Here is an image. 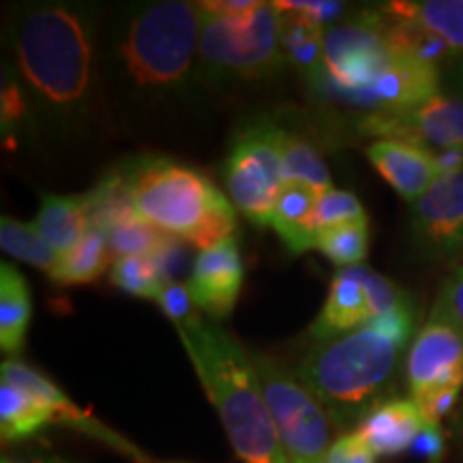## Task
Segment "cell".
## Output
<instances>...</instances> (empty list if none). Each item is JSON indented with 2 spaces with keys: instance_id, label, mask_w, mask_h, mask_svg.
<instances>
[{
  "instance_id": "cell-1",
  "label": "cell",
  "mask_w": 463,
  "mask_h": 463,
  "mask_svg": "<svg viewBox=\"0 0 463 463\" xmlns=\"http://www.w3.org/2000/svg\"><path fill=\"white\" fill-rule=\"evenodd\" d=\"M103 20L78 3H37L17 11L11 26L14 80L45 127L78 133L101 112Z\"/></svg>"
},
{
  "instance_id": "cell-2",
  "label": "cell",
  "mask_w": 463,
  "mask_h": 463,
  "mask_svg": "<svg viewBox=\"0 0 463 463\" xmlns=\"http://www.w3.org/2000/svg\"><path fill=\"white\" fill-rule=\"evenodd\" d=\"M200 34V3L159 0L116 9L101 33L103 89L133 112L181 106L202 80Z\"/></svg>"
},
{
  "instance_id": "cell-3",
  "label": "cell",
  "mask_w": 463,
  "mask_h": 463,
  "mask_svg": "<svg viewBox=\"0 0 463 463\" xmlns=\"http://www.w3.org/2000/svg\"><path fill=\"white\" fill-rule=\"evenodd\" d=\"M202 389L242 463H289L266 405L253 358L208 317L176 326Z\"/></svg>"
},
{
  "instance_id": "cell-4",
  "label": "cell",
  "mask_w": 463,
  "mask_h": 463,
  "mask_svg": "<svg viewBox=\"0 0 463 463\" xmlns=\"http://www.w3.org/2000/svg\"><path fill=\"white\" fill-rule=\"evenodd\" d=\"M133 215L202 251L232 239L236 211L204 174L167 159H146L123 178Z\"/></svg>"
},
{
  "instance_id": "cell-5",
  "label": "cell",
  "mask_w": 463,
  "mask_h": 463,
  "mask_svg": "<svg viewBox=\"0 0 463 463\" xmlns=\"http://www.w3.org/2000/svg\"><path fill=\"white\" fill-rule=\"evenodd\" d=\"M403 347L363 326L317 341L298 367V378L324 405L335 425L364 419L395 373Z\"/></svg>"
},
{
  "instance_id": "cell-6",
  "label": "cell",
  "mask_w": 463,
  "mask_h": 463,
  "mask_svg": "<svg viewBox=\"0 0 463 463\" xmlns=\"http://www.w3.org/2000/svg\"><path fill=\"white\" fill-rule=\"evenodd\" d=\"M279 26L281 14L275 3H260L245 15H222L202 7V78L253 82L270 75L283 62Z\"/></svg>"
},
{
  "instance_id": "cell-7",
  "label": "cell",
  "mask_w": 463,
  "mask_h": 463,
  "mask_svg": "<svg viewBox=\"0 0 463 463\" xmlns=\"http://www.w3.org/2000/svg\"><path fill=\"white\" fill-rule=\"evenodd\" d=\"M262 392L289 463H324L333 420L305 382L270 356H251Z\"/></svg>"
},
{
  "instance_id": "cell-8",
  "label": "cell",
  "mask_w": 463,
  "mask_h": 463,
  "mask_svg": "<svg viewBox=\"0 0 463 463\" xmlns=\"http://www.w3.org/2000/svg\"><path fill=\"white\" fill-rule=\"evenodd\" d=\"M283 136L270 120L249 125L234 137L223 176L232 202L249 222L269 225L286 178H283Z\"/></svg>"
},
{
  "instance_id": "cell-9",
  "label": "cell",
  "mask_w": 463,
  "mask_h": 463,
  "mask_svg": "<svg viewBox=\"0 0 463 463\" xmlns=\"http://www.w3.org/2000/svg\"><path fill=\"white\" fill-rule=\"evenodd\" d=\"M386 24L389 17L384 11H363L344 24L328 28L317 89L356 106L392 58L386 43Z\"/></svg>"
},
{
  "instance_id": "cell-10",
  "label": "cell",
  "mask_w": 463,
  "mask_h": 463,
  "mask_svg": "<svg viewBox=\"0 0 463 463\" xmlns=\"http://www.w3.org/2000/svg\"><path fill=\"white\" fill-rule=\"evenodd\" d=\"M405 378L412 399L463 389V328L438 305L410 347Z\"/></svg>"
},
{
  "instance_id": "cell-11",
  "label": "cell",
  "mask_w": 463,
  "mask_h": 463,
  "mask_svg": "<svg viewBox=\"0 0 463 463\" xmlns=\"http://www.w3.org/2000/svg\"><path fill=\"white\" fill-rule=\"evenodd\" d=\"M412 239L430 260L463 258V170L439 176L412 204Z\"/></svg>"
},
{
  "instance_id": "cell-12",
  "label": "cell",
  "mask_w": 463,
  "mask_h": 463,
  "mask_svg": "<svg viewBox=\"0 0 463 463\" xmlns=\"http://www.w3.org/2000/svg\"><path fill=\"white\" fill-rule=\"evenodd\" d=\"M0 380L9 382V384L17 386V389L33 392V395L43 397L45 402L54 410V422L56 425L71 427V430L86 433V436L103 442L106 447L114 449L116 453L129 457V459L137 463H148V457L142 453L136 444H131L129 439L109 430L108 425L97 419L95 414L89 410H82L80 405H75L65 392H62L50 378H45L39 372H34L33 367H28L26 363L20 361H5L0 367Z\"/></svg>"
},
{
  "instance_id": "cell-13",
  "label": "cell",
  "mask_w": 463,
  "mask_h": 463,
  "mask_svg": "<svg viewBox=\"0 0 463 463\" xmlns=\"http://www.w3.org/2000/svg\"><path fill=\"white\" fill-rule=\"evenodd\" d=\"M242 281H245V264H242L239 242L230 239L222 245L206 249L195 258L187 288L195 307L208 316V320L217 322L234 311Z\"/></svg>"
},
{
  "instance_id": "cell-14",
  "label": "cell",
  "mask_w": 463,
  "mask_h": 463,
  "mask_svg": "<svg viewBox=\"0 0 463 463\" xmlns=\"http://www.w3.org/2000/svg\"><path fill=\"white\" fill-rule=\"evenodd\" d=\"M438 89L436 65L412 56H392L356 106L369 112H403L436 97Z\"/></svg>"
},
{
  "instance_id": "cell-15",
  "label": "cell",
  "mask_w": 463,
  "mask_h": 463,
  "mask_svg": "<svg viewBox=\"0 0 463 463\" xmlns=\"http://www.w3.org/2000/svg\"><path fill=\"white\" fill-rule=\"evenodd\" d=\"M372 165L410 204L419 202L439 178L436 155L430 148L397 140H375L367 148Z\"/></svg>"
},
{
  "instance_id": "cell-16",
  "label": "cell",
  "mask_w": 463,
  "mask_h": 463,
  "mask_svg": "<svg viewBox=\"0 0 463 463\" xmlns=\"http://www.w3.org/2000/svg\"><path fill=\"white\" fill-rule=\"evenodd\" d=\"M425 425V414L414 399H391L375 403L361 420L358 431L375 457H397L412 449Z\"/></svg>"
},
{
  "instance_id": "cell-17",
  "label": "cell",
  "mask_w": 463,
  "mask_h": 463,
  "mask_svg": "<svg viewBox=\"0 0 463 463\" xmlns=\"http://www.w3.org/2000/svg\"><path fill=\"white\" fill-rule=\"evenodd\" d=\"M95 194L82 195H42L34 228L58 256L80 245L90 228V211Z\"/></svg>"
},
{
  "instance_id": "cell-18",
  "label": "cell",
  "mask_w": 463,
  "mask_h": 463,
  "mask_svg": "<svg viewBox=\"0 0 463 463\" xmlns=\"http://www.w3.org/2000/svg\"><path fill=\"white\" fill-rule=\"evenodd\" d=\"M369 320H372V309H369L367 294L356 275L350 269H344L333 277L326 303L314 326L309 328V337L316 341L339 337L363 328Z\"/></svg>"
},
{
  "instance_id": "cell-19",
  "label": "cell",
  "mask_w": 463,
  "mask_h": 463,
  "mask_svg": "<svg viewBox=\"0 0 463 463\" xmlns=\"http://www.w3.org/2000/svg\"><path fill=\"white\" fill-rule=\"evenodd\" d=\"M408 123L422 148H463V95H438L412 109H403ZM431 150V148H430Z\"/></svg>"
},
{
  "instance_id": "cell-20",
  "label": "cell",
  "mask_w": 463,
  "mask_h": 463,
  "mask_svg": "<svg viewBox=\"0 0 463 463\" xmlns=\"http://www.w3.org/2000/svg\"><path fill=\"white\" fill-rule=\"evenodd\" d=\"M279 26V42L283 62L292 65L303 78L317 84L324 71V37L326 28L297 11H283Z\"/></svg>"
},
{
  "instance_id": "cell-21",
  "label": "cell",
  "mask_w": 463,
  "mask_h": 463,
  "mask_svg": "<svg viewBox=\"0 0 463 463\" xmlns=\"http://www.w3.org/2000/svg\"><path fill=\"white\" fill-rule=\"evenodd\" d=\"M322 194L300 183L283 184L279 198H277L270 228L286 242L292 253H305L316 249V234L311 230V215H314L316 202Z\"/></svg>"
},
{
  "instance_id": "cell-22",
  "label": "cell",
  "mask_w": 463,
  "mask_h": 463,
  "mask_svg": "<svg viewBox=\"0 0 463 463\" xmlns=\"http://www.w3.org/2000/svg\"><path fill=\"white\" fill-rule=\"evenodd\" d=\"M31 289L24 275L7 262L0 264V347L5 354H20L24 350L28 324H31Z\"/></svg>"
},
{
  "instance_id": "cell-23",
  "label": "cell",
  "mask_w": 463,
  "mask_h": 463,
  "mask_svg": "<svg viewBox=\"0 0 463 463\" xmlns=\"http://www.w3.org/2000/svg\"><path fill=\"white\" fill-rule=\"evenodd\" d=\"M382 11L397 20L414 22L442 39L457 56H463V0L389 3Z\"/></svg>"
},
{
  "instance_id": "cell-24",
  "label": "cell",
  "mask_w": 463,
  "mask_h": 463,
  "mask_svg": "<svg viewBox=\"0 0 463 463\" xmlns=\"http://www.w3.org/2000/svg\"><path fill=\"white\" fill-rule=\"evenodd\" d=\"M54 422V410L43 397L0 382V436L5 442H17L37 436Z\"/></svg>"
},
{
  "instance_id": "cell-25",
  "label": "cell",
  "mask_w": 463,
  "mask_h": 463,
  "mask_svg": "<svg viewBox=\"0 0 463 463\" xmlns=\"http://www.w3.org/2000/svg\"><path fill=\"white\" fill-rule=\"evenodd\" d=\"M112 253L106 232L97 225H90L80 245L58 258L50 277L58 283H65V286L90 283L99 279L108 266H112Z\"/></svg>"
},
{
  "instance_id": "cell-26",
  "label": "cell",
  "mask_w": 463,
  "mask_h": 463,
  "mask_svg": "<svg viewBox=\"0 0 463 463\" xmlns=\"http://www.w3.org/2000/svg\"><path fill=\"white\" fill-rule=\"evenodd\" d=\"M109 247L118 258L123 256H157L174 241L165 232H161L140 217L133 215V211H127L118 215L114 222H109L106 228Z\"/></svg>"
},
{
  "instance_id": "cell-27",
  "label": "cell",
  "mask_w": 463,
  "mask_h": 463,
  "mask_svg": "<svg viewBox=\"0 0 463 463\" xmlns=\"http://www.w3.org/2000/svg\"><path fill=\"white\" fill-rule=\"evenodd\" d=\"M283 178L286 183H300L317 194L333 189L331 172L322 155L303 137L288 133L283 136Z\"/></svg>"
},
{
  "instance_id": "cell-28",
  "label": "cell",
  "mask_w": 463,
  "mask_h": 463,
  "mask_svg": "<svg viewBox=\"0 0 463 463\" xmlns=\"http://www.w3.org/2000/svg\"><path fill=\"white\" fill-rule=\"evenodd\" d=\"M0 245L3 251L14 256L22 262L33 264L34 269H42L45 273H52L58 262V253L39 236L34 223L17 222L14 217L5 215L0 219Z\"/></svg>"
},
{
  "instance_id": "cell-29",
  "label": "cell",
  "mask_w": 463,
  "mask_h": 463,
  "mask_svg": "<svg viewBox=\"0 0 463 463\" xmlns=\"http://www.w3.org/2000/svg\"><path fill=\"white\" fill-rule=\"evenodd\" d=\"M112 283L116 288L125 289L140 298L157 300L167 283V275L161 269L157 258L153 256H123L116 258L109 270Z\"/></svg>"
},
{
  "instance_id": "cell-30",
  "label": "cell",
  "mask_w": 463,
  "mask_h": 463,
  "mask_svg": "<svg viewBox=\"0 0 463 463\" xmlns=\"http://www.w3.org/2000/svg\"><path fill=\"white\" fill-rule=\"evenodd\" d=\"M369 247V222H352L344 225H335L331 230H324L317 234L316 249L326 256L331 262L344 269L361 266L367 258Z\"/></svg>"
},
{
  "instance_id": "cell-31",
  "label": "cell",
  "mask_w": 463,
  "mask_h": 463,
  "mask_svg": "<svg viewBox=\"0 0 463 463\" xmlns=\"http://www.w3.org/2000/svg\"><path fill=\"white\" fill-rule=\"evenodd\" d=\"M352 222H367L364 208L354 194L341 189H328L317 198L314 215H311V230H314L316 241L320 232Z\"/></svg>"
},
{
  "instance_id": "cell-32",
  "label": "cell",
  "mask_w": 463,
  "mask_h": 463,
  "mask_svg": "<svg viewBox=\"0 0 463 463\" xmlns=\"http://www.w3.org/2000/svg\"><path fill=\"white\" fill-rule=\"evenodd\" d=\"M350 270L356 275V279L361 281L364 294H367L372 317L391 314V311L408 307L405 294L391 279H386V277L375 273V270L367 269V266H354V269Z\"/></svg>"
},
{
  "instance_id": "cell-33",
  "label": "cell",
  "mask_w": 463,
  "mask_h": 463,
  "mask_svg": "<svg viewBox=\"0 0 463 463\" xmlns=\"http://www.w3.org/2000/svg\"><path fill=\"white\" fill-rule=\"evenodd\" d=\"M157 303L161 307V311H164V314L170 317L176 326H181V324H187L202 316L200 309L194 303V298H191L189 288L178 281L167 283L164 292H161V297L157 298Z\"/></svg>"
},
{
  "instance_id": "cell-34",
  "label": "cell",
  "mask_w": 463,
  "mask_h": 463,
  "mask_svg": "<svg viewBox=\"0 0 463 463\" xmlns=\"http://www.w3.org/2000/svg\"><path fill=\"white\" fill-rule=\"evenodd\" d=\"M324 463H375V453L356 430L333 439Z\"/></svg>"
},
{
  "instance_id": "cell-35",
  "label": "cell",
  "mask_w": 463,
  "mask_h": 463,
  "mask_svg": "<svg viewBox=\"0 0 463 463\" xmlns=\"http://www.w3.org/2000/svg\"><path fill=\"white\" fill-rule=\"evenodd\" d=\"M364 326L372 328V331L382 335V337L391 339L392 344H397L399 347H403L408 344L410 335H412V328H414L412 309H410V305L402 307V309L391 311V314L372 317Z\"/></svg>"
},
{
  "instance_id": "cell-36",
  "label": "cell",
  "mask_w": 463,
  "mask_h": 463,
  "mask_svg": "<svg viewBox=\"0 0 463 463\" xmlns=\"http://www.w3.org/2000/svg\"><path fill=\"white\" fill-rule=\"evenodd\" d=\"M277 9L283 11H297V14H303L314 20L316 24L320 26H337L335 22L339 20V15L344 14L345 5L344 3H316V0H286V3H275Z\"/></svg>"
},
{
  "instance_id": "cell-37",
  "label": "cell",
  "mask_w": 463,
  "mask_h": 463,
  "mask_svg": "<svg viewBox=\"0 0 463 463\" xmlns=\"http://www.w3.org/2000/svg\"><path fill=\"white\" fill-rule=\"evenodd\" d=\"M436 305L463 328V264L457 266L449 279L444 281Z\"/></svg>"
},
{
  "instance_id": "cell-38",
  "label": "cell",
  "mask_w": 463,
  "mask_h": 463,
  "mask_svg": "<svg viewBox=\"0 0 463 463\" xmlns=\"http://www.w3.org/2000/svg\"><path fill=\"white\" fill-rule=\"evenodd\" d=\"M410 453L430 463H439L444 455V436L438 422H427V425L422 427V431L412 442Z\"/></svg>"
},
{
  "instance_id": "cell-39",
  "label": "cell",
  "mask_w": 463,
  "mask_h": 463,
  "mask_svg": "<svg viewBox=\"0 0 463 463\" xmlns=\"http://www.w3.org/2000/svg\"><path fill=\"white\" fill-rule=\"evenodd\" d=\"M206 11L222 15H245L249 11H253L260 3L253 0H217V3H200Z\"/></svg>"
},
{
  "instance_id": "cell-40",
  "label": "cell",
  "mask_w": 463,
  "mask_h": 463,
  "mask_svg": "<svg viewBox=\"0 0 463 463\" xmlns=\"http://www.w3.org/2000/svg\"><path fill=\"white\" fill-rule=\"evenodd\" d=\"M439 176H447V174H457L463 170V148H449L439 150L436 155Z\"/></svg>"
},
{
  "instance_id": "cell-41",
  "label": "cell",
  "mask_w": 463,
  "mask_h": 463,
  "mask_svg": "<svg viewBox=\"0 0 463 463\" xmlns=\"http://www.w3.org/2000/svg\"><path fill=\"white\" fill-rule=\"evenodd\" d=\"M455 78H457V82H459V86H461V90H463V58H461V61H459V65H457Z\"/></svg>"
},
{
  "instance_id": "cell-42",
  "label": "cell",
  "mask_w": 463,
  "mask_h": 463,
  "mask_svg": "<svg viewBox=\"0 0 463 463\" xmlns=\"http://www.w3.org/2000/svg\"><path fill=\"white\" fill-rule=\"evenodd\" d=\"M48 463H67V461H61V459H50Z\"/></svg>"
},
{
  "instance_id": "cell-43",
  "label": "cell",
  "mask_w": 463,
  "mask_h": 463,
  "mask_svg": "<svg viewBox=\"0 0 463 463\" xmlns=\"http://www.w3.org/2000/svg\"><path fill=\"white\" fill-rule=\"evenodd\" d=\"M3 463H14V461H3Z\"/></svg>"
}]
</instances>
